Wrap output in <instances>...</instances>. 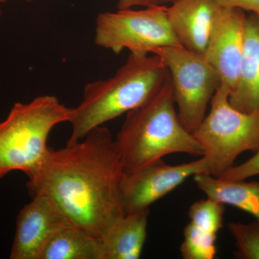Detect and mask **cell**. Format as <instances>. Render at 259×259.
Instances as JSON below:
<instances>
[{"instance_id":"obj_1","label":"cell","mask_w":259,"mask_h":259,"mask_svg":"<svg viewBox=\"0 0 259 259\" xmlns=\"http://www.w3.org/2000/svg\"><path fill=\"white\" fill-rule=\"evenodd\" d=\"M123 166L115 139L100 126L83 139L49 149L27 183L31 197L42 195L70 225L102 240L125 215L120 197Z\"/></svg>"},{"instance_id":"obj_2","label":"cell","mask_w":259,"mask_h":259,"mask_svg":"<svg viewBox=\"0 0 259 259\" xmlns=\"http://www.w3.org/2000/svg\"><path fill=\"white\" fill-rule=\"evenodd\" d=\"M168 76L159 56L130 54L111 77L85 86L82 100L72 107L67 142L80 141L93 129L141 106L157 93Z\"/></svg>"},{"instance_id":"obj_3","label":"cell","mask_w":259,"mask_h":259,"mask_svg":"<svg viewBox=\"0 0 259 259\" xmlns=\"http://www.w3.org/2000/svg\"><path fill=\"white\" fill-rule=\"evenodd\" d=\"M115 143L126 172L173 153L203 156L202 146L179 119L169 74L151 99L127 112Z\"/></svg>"},{"instance_id":"obj_4","label":"cell","mask_w":259,"mask_h":259,"mask_svg":"<svg viewBox=\"0 0 259 259\" xmlns=\"http://www.w3.org/2000/svg\"><path fill=\"white\" fill-rule=\"evenodd\" d=\"M71 115L72 107L51 95L15 103L0 122V180L13 171L27 176L35 171L50 149L47 142L51 131L59 124L69 122Z\"/></svg>"},{"instance_id":"obj_5","label":"cell","mask_w":259,"mask_h":259,"mask_svg":"<svg viewBox=\"0 0 259 259\" xmlns=\"http://www.w3.org/2000/svg\"><path fill=\"white\" fill-rule=\"evenodd\" d=\"M230 90L221 83L212 100L210 110L193 134L203 149L209 175L219 177L234 166L245 151L259 149V110L245 112L229 100Z\"/></svg>"},{"instance_id":"obj_6","label":"cell","mask_w":259,"mask_h":259,"mask_svg":"<svg viewBox=\"0 0 259 259\" xmlns=\"http://www.w3.org/2000/svg\"><path fill=\"white\" fill-rule=\"evenodd\" d=\"M151 54L164 61L179 119L193 134L207 115L211 100L222 83L219 73L203 54L182 47L157 48Z\"/></svg>"},{"instance_id":"obj_7","label":"cell","mask_w":259,"mask_h":259,"mask_svg":"<svg viewBox=\"0 0 259 259\" xmlns=\"http://www.w3.org/2000/svg\"><path fill=\"white\" fill-rule=\"evenodd\" d=\"M166 5L144 9L104 12L95 21V42L116 54H151L164 47H182L172 32L166 17Z\"/></svg>"},{"instance_id":"obj_8","label":"cell","mask_w":259,"mask_h":259,"mask_svg":"<svg viewBox=\"0 0 259 259\" xmlns=\"http://www.w3.org/2000/svg\"><path fill=\"white\" fill-rule=\"evenodd\" d=\"M209 174V166L202 156L196 161L172 166L163 158L124 172L120 185L121 203L125 214L149 209L151 204L170 193L189 177Z\"/></svg>"},{"instance_id":"obj_9","label":"cell","mask_w":259,"mask_h":259,"mask_svg":"<svg viewBox=\"0 0 259 259\" xmlns=\"http://www.w3.org/2000/svg\"><path fill=\"white\" fill-rule=\"evenodd\" d=\"M246 16L243 10L222 7L203 54L231 93L239 78Z\"/></svg>"},{"instance_id":"obj_10","label":"cell","mask_w":259,"mask_h":259,"mask_svg":"<svg viewBox=\"0 0 259 259\" xmlns=\"http://www.w3.org/2000/svg\"><path fill=\"white\" fill-rule=\"evenodd\" d=\"M32 198L17 218L11 259H39L51 236L69 224L47 197L35 195Z\"/></svg>"},{"instance_id":"obj_11","label":"cell","mask_w":259,"mask_h":259,"mask_svg":"<svg viewBox=\"0 0 259 259\" xmlns=\"http://www.w3.org/2000/svg\"><path fill=\"white\" fill-rule=\"evenodd\" d=\"M221 8L215 0H177L167 7V20L180 45L204 54Z\"/></svg>"},{"instance_id":"obj_12","label":"cell","mask_w":259,"mask_h":259,"mask_svg":"<svg viewBox=\"0 0 259 259\" xmlns=\"http://www.w3.org/2000/svg\"><path fill=\"white\" fill-rule=\"evenodd\" d=\"M229 100L241 111L259 110V15L253 13L246 16L239 78Z\"/></svg>"},{"instance_id":"obj_13","label":"cell","mask_w":259,"mask_h":259,"mask_svg":"<svg viewBox=\"0 0 259 259\" xmlns=\"http://www.w3.org/2000/svg\"><path fill=\"white\" fill-rule=\"evenodd\" d=\"M150 209L125 214L101 240L104 259H139L147 236Z\"/></svg>"},{"instance_id":"obj_14","label":"cell","mask_w":259,"mask_h":259,"mask_svg":"<svg viewBox=\"0 0 259 259\" xmlns=\"http://www.w3.org/2000/svg\"><path fill=\"white\" fill-rule=\"evenodd\" d=\"M194 180L208 198L236 207L259 221V182L226 180L205 173L194 175Z\"/></svg>"},{"instance_id":"obj_15","label":"cell","mask_w":259,"mask_h":259,"mask_svg":"<svg viewBox=\"0 0 259 259\" xmlns=\"http://www.w3.org/2000/svg\"><path fill=\"white\" fill-rule=\"evenodd\" d=\"M39 259H104L101 240L66 224L51 236Z\"/></svg>"},{"instance_id":"obj_16","label":"cell","mask_w":259,"mask_h":259,"mask_svg":"<svg viewBox=\"0 0 259 259\" xmlns=\"http://www.w3.org/2000/svg\"><path fill=\"white\" fill-rule=\"evenodd\" d=\"M217 234L189 223L184 230V241L180 247L185 259H214L217 253Z\"/></svg>"},{"instance_id":"obj_17","label":"cell","mask_w":259,"mask_h":259,"mask_svg":"<svg viewBox=\"0 0 259 259\" xmlns=\"http://www.w3.org/2000/svg\"><path fill=\"white\" fill-rule=\"evenodd\" d=\"M225 204L208 198L196 201L189 209L190 222L209 232L218 234L223 226Z\"/></svg>"},{"instance_id":"obj_18","label":"cell","mask_w":259,"mask_h":259,"mask_svg":"<svg viewBox=\"0 0 259 259\" xmlns=\"http://www.w3.org/2000/svg\"><path fill=\"white\" fill-rule=\"evenodd\" d=\"M228 230L236 241L235 257L259 259V221L250 223H230Z\"/></svg>"},{"instance_id":"obj_19","label":"cell","mask_w":259,"mask_h":259,"mask_svg":"<svg viewBox=\"0 0 259 259\" xmlns=\"http://www.w3.org/2000/svg\"><path fill=\"white\" fill-rule=\"evenodd\" d=\"M259 175V149L255 154L241 164L228 168L221 175V178L232 180H245Z\"/></svg>"},{"instance_id":"obj_20","label":"cell","mask_w":259,"mask_h":259,"mask_svg":"<svg viewBox=\"0 0 259 259\" xmlns=\"http://www.w3.org/2000/svg\"><path fill=\"white\" fill-rule=\"evenodd\" d=\"M223 8H238L259 15V0H215Z\"/></svg>"},{"instance_id":"obj_21","label":"cell","mask_w":259,"mask_h":259,"mask_svg":"<svg viewBox=\"0 0 259 259\" xmlns=\"http://www.w3.org/2000/svg\"><path fill=\"white\" fill-rule=\"evenodd\" d=\"M118 10L133 9L136 7L150 8V7L163 6L171 5L177 0H116Z\"/></svg>"},{"instance_id":"obj_22","label":"cell","mask_w":259,"mask_h":259,"mask_svg":"<svg viewBox=\"0 0 259 259\" xmlns=\"http://www.w3.org/2000/svg\"><path fill=\"white\" fill-rule=\"evenodd\" d=\"M7 0H0V16H1L2 15V8H1V6H2V5L3 4V3H5V2H6Z\"/></svg>"},{"instance_id":"obj_23","label":"cell","mask_w":259,"mask_h":259,"mask_svg":"<svg viewBox=\"0 0 259 259\" xmlns=\"http://www.w3.org/2000/svg\"><path fill=\"white\" fill-rule=\"evenodd\" d=\"M30 1H32V0H30Z\"/></svg>"},{"instance_id":"obj_24","label":"cell","mask_w":259,"mask_h":259,"mask_svg":"<svg viewBox=\"0 0 259 259\" xmlns=\"http://www.w3.org/2000/svg\"><path fill=\"white\" fill-rule=\"evenodd\" d=\"M26 1H28V0H26Z\"/></svg>"}]
</instances>
